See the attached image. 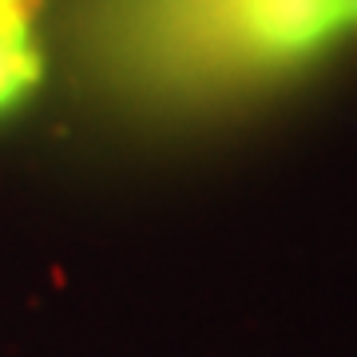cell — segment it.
Here are the masks:
<instances>
[{
	"mask_svg": "<svg viewBox=\"0 0 357 357\" xmlns=\"http://www.w3.org/2000/svg\"><path fill=\"white\" fill-rule=\"evenodd\" d=\"M250 20L274 44H302L357 13V0H246Z\"/></svg>",
	"mask_w": 357,
	"mask_h": 357,
	"instance_id": "6da1fadb",
	"label": "cell"
},
{
	"mask_svg": "<svg viewBox=\"0 0 357 357\" xmlns=\"http://www.w3.org/2000/svg\"><path fill=\"white\" fill-rule=\"evenodd\" d=\"M36 76V56L28 48L24 20H0V107L13 103Z\"/></svg>",
	"mask_w": 357,
	"mask_h": 357,
	"instance_id": "7a4b0ae2",
	"label": "cell"
}]
</instances>
